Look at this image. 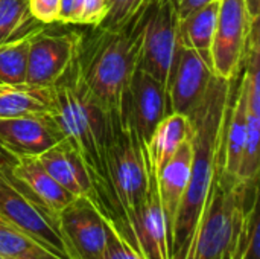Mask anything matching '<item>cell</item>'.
I'll return each instance as SVG.
<instances>
[{
	"label": "cell",
	"instance_id": "1",
	"mask_svg": "<svg viewBox=\"0 0 260 259\" xmlns=\"http://www.w3.org/2000/svg\"><path fill=\"white\" fill-rule=\"evenodd\" d=\"M232 92L233 79L227 81L213 76L204 98L189 116L192 124V168L169 237L171 259L189 258L190 247L216 179Z\"/></svg>",
	"mask_w": 260,
	"mask_h": 259
},
{
	"label": "cell",
	"instance_id": "2",
	"mask_svg": "<svg viewBox=\"0 0 260 259\" xmlns=\"http://www.w3.org/2000/svg\"><path fill=\"white\" fill-rule=\"evenodd\" d=\"M50 116L61 134L70 142L87 163L96 189L94 203L104 215H110L105 153L113 133L120 127L88 90L79 64V56L69 72L53 84V105Z\"/></svg>",
	"mask_w": 260,
	"mask_h": 259
},
{
	"label": "cell",
	"instance_id": "3",
	"mask_svg": "<svg viewBox=\"0 0 260 259\" xmlns=\"http://www.w3.org/2000/svg\"><path fill=\"white\" fill-rule=\"evenodd\" d=\"M145 11L119 29L101 31L87 63L79 58L88 90L117 124L122 93L139 64Z\"/></svg>",
	"mask_w": 260,
	"mask_h": 259
},
{
	"label": "cell",
	"instance_id": "4",
	"mask_svg": "<svg viewBox=\"0 0 260 259\" xmlns=\"http://www.w3.org/2000/svg\"><path fill=\"white\" fill-rule=\"evenodd\" d=\"M152 174L145 147L133 131L117 127L107 145L105 180L110 218L120 231L126 227L134 211L145 200Z\"/></svg>",
	"mask_w": 260,
	"mask_h": 259
},
{
	"label": "cell",
	"instance_id": "5",
	"mask_svg": "<svg viewBox=\"0 0 260 259\" xmlns=\"http://www.w3.org/2000/svg\"><path fill=\"white\" fill-rule=\"evenodd\" d=\"M250 188L251 186L239 183L225 186L215 179L187 259L229 258L236 226Z\"/></svg>",
	"mask_w": 260,
	"mask_h": 259
},
{
	"label": "cell",
	"instance_id": "6",
	"mask_svg": "<svg viewBox=\"0 0 260 259\" xmlns=\"http://www.w3.org/2000/svg\"><path fill=\"white\" fill-rule=\"evenodd\" d=\"M180 17L175 0H152L143 14L137 69L146 72L165 89L180 47Z\"/></svg>",
	"mask_w": 260,
	"mask_h": 259
},
{
	"label": "cell",
	"instance_id": "7",
	"mask_svg": "<svg viewBox=\"0 0 260 259\" xmlns=\"http://www.w3.org/2000/svg\"><path fill=\"white\" fill-rule=\"evenodd\" d=\"M9 172L0 171V217L49 249L55 256L69 259L58 232L56 217L27 194Z\"/></svg>",
	"mask_w": 260,
	"mask_h": 259
},
{
	"label": "cell",
	"instance_id": "8",
	"mask_svg": "<svg viewBox=\"0 0 260 259\" xmlns=\"http://www.w3.org/2000/svg\"><path fill=\"white\" fill-rule=\"evenodd\" d=\"M245 0H221L210 50V67L215 76L235 79L245 60L248 37L254 23Z\"/></svg>",
	"mask_w": 260,
	"mask_h": 259
},
{
	"label": "cell",
	"instance_id": "9",
	"mask_svg": "<svg viewBox=\"0 0 260 259\" xmlns=\"http://www.w3.org/2000/svg\"><path fill=\"white\" fill-rule=\"evenodd\" d=\"M58 232L69 259H104L105 215L88 197H75L58 215Z\"/></svg>",
	"mask_w": 260,
	"mask_h": 259
},
{
	"label": "cell",
	"instance_id": "10",
	"mask_svg": "<svg viewBox=\"0 0 260 259\" xmlns=\"http://www.w3.org/2000/svg\"><path fill=\"white\" fill-rule=\"evenodd\" d=\"M168 113L169 101L165 85L146 72L137 69L120 98V127L133 131L145 147L158 122Z\"/></svg>",
	"mask_w": 260,
	"mask_h": 259
},
{
	"label": "cell",
	"instance_id": "11",
	"mask_svg": "<svg viewBox=\"0 0 260 259\" xmlns=\"http://www.w3.org/2000/svg\"><path fill=\"white\" fill-rule=\"evenodd\" d=\"M81 37L76 34H35L27 56L26 84L52 87L73 66L79 56Z\"/></svg>",
	"mask_w": 260,
	"mask_h": 259
},
{
	"label": "cell",
	"instance_id": "12",
	"mask_svg": "<svg viewBox=\"0 0 260 259\" xmlns=\"http://www.w3.org/2000/svg\"><path fill=\"white\" fill-rule=\"evenodd\" d=\"M213 76L212 67L201 55L180 44L166 85L169 113H180L189 118L204 98Z\"/></svg>",
	"mask_w": 260,
	"mask_h": 259
},
{
	"label": "cell",
	"instance_id": "13",
	"mask_svg": "<svg viewBox=\"0 0 260 259\" xmlns=\"http://www.w3.org/2000/svg\"><path fill=\"white\" fill-rule=\"evenodd\" d=\"M122 232L145 259H171L169 227L157 191L155 172L145 200Z\"/></svg>",
	"mask_w": 260,
	"mask_h": 259
},
{
	"label": "cell",
	"instance_id": "14",
	"mask_svg": "<svg viewBox=\"0 0 260 259\" xmlns=\"http://www.w3.org/2000/svg\"><path fill=\"white\" fill-rule=\"evenodd\" d=\"M61 140L50 113L0 118V143L17 157H38Z\"/></svg>",
	"mask_w": 260,
	"mask_h": 259
},
{
	"label": "cell",
	"instance_id": "15",
	"mask_svg": "<svg viewBox=\"0 0 260 259\" xmlns=\"http://www.w3.org/2000/svg\"><path fill=\"white\" fill-rule=\"evenodd\" d=\"M43 168L73 197H88L96 200V189L91 172L75 150L66 139L38 156Z\"/></svg>",
	"mask_w": 260,
	"mask_h": 259
},
{
	"label": "cell",
	"instance_id": "16",
	"mask_svg": "<svg viewBox=\"0 0 260 259\" xmlns=\"http://www.w3.org/2000/svg\"><path fill=\"white\" fill-rule=\"evenodd\" d=\"M9 174L55 217L75 198L43 168L38 157H18Z\"/></svg>",
	"mask_w": 260,
	"mask_h": 259
},
{
	"label": "cell",
	"instance_id": "17",
	"mask_svg": "<svg viewBox=\"0 0 260 259\" xmlns=\"http://www.w3.org/2000/svg\"><path fill=\"white\" fill-rule=\"evenodd\" d=\"M192 168V145L190 139L155 172L157 191L160 203L168 221L169 237L174 226V220L189 183ZM171 241V240H169Z\"/></svg>",
	"mask_w": 260,
	"mask_h": 259
},
{
	"label": "cell",
	"instance_id": "18",
	"mask_svg": "<svg viewBox=\"0 0 260 259\" xmlns=\"http://www.w3.org/2000/svg\"><path fill=\"white\" fill-rule=\"evenodd\" d=\"M192 136L190 119L180 113H168L155 127L145 145L148 163L157 172Z\"/></svg>",
	"mask_w": 260,
	"mask_h": 259
},
{
	"label": "cell",
	"instance_id": "19",
	"mask_svg": "<svg viewBox=\"0 0 260 259\" xmlns=\"http://www.w3.org/2000/svg\"><path fill=\"white\" fill-rule=\"evenodd\" d=\"M53 105V85L0 82V118H14L35 113H50Z\"/></svg>",
	"mask_w": 260,
	"mask_h": 259
},
{
	"label": "cell",
	"instance_id": "20",
	"mask_svg": "<svg viewBox=\"0 0 260 259\" xmlns=\"http://www.w3.org/2000/svg\"><path fill=\"white\" fill-rule=\"evenodd\" d=\"M219 2L209 3L189 15L180 18L178 35L180 43L186 47L193 49L203 60L210 66V50L213 43V35L218 21Z\"/></svg>",
	"mask_w": 260,
	"mask_h": 259
},
{
	"label": "cell",
	"instance_id": "21",
	"mask_svg": "<svg viewBox=\"0 0 260 259\" xmlns=\"http://www.w3.org/2000/svg\"><path fill=\"white\" fill-rule=\"evenodd\" d=\"M227 259H260L259 185L247 192Z\"/></svg>",
	"mask_w": 260,
	"mask_h": 259
},
{
	"label": "cell",
	"instance_id": "22",
	"mask_svg": "<svg viewBox=\"0 0 260 259\" xmlns=\"http://www.w3.org/2000/svg\"><path fill=\"white\" fill-rule=\"evenodd\" d=\"M38 32V29H34L18 38L0 43V82L12 85L26 84L29 46Z\"/></svg>",
	"mask_w": 260,
	"mask_h": 259
},
{
	"label": "cell",
	"instance_id": "23",
	"mask_svg": "<svg viewBox=\"0 0 260 259\" xmlns=\"http://www.w3.org/2000/svg\"><path fill=\"white\" fill-rule=\"evenodd\" d=\"M0 256L5 259H59L49 249L0 217Z\"/></svg>",
	"mask_w": 260,
	"mask_h": 259
},
{
	"label": "cell",
	"instance_id": "24",
	"mask_svg": "<svg viewBox=\"0 0 260 259\" xmlns=\"http://www.w3.org/2000/svg\"><path fill=\"white\" fill-rule=\"evenodd\" d=\"M259 142H260V116L248 110L247 114V142L244 148L242 162L239 166L236 185L253 186L259 183Z\"/></svg>",
	"mask_w": 260,
	"mask_h": 259
},
{
	"label": "cell",
	"instance_id": "25",
	"mask_svg": "<svg viewBox=\"0 0 260 259\" xmlns=\"http://www.w3.org/2000/svg\"><path fill=\"white\" fill-rule=\"evenodd\" d=\"M32 18L27 0H0V43L15 38Z\"/></svg>",
	"mask_w": 260,
	"mask_h": 259
},
{
	"label": "cell",
	"instance_id": "26",
	"mask_svg": "<svg viewBox=\"0 0 260 259\" xmlns=\"http://www.w3.org/2000/svg\"><path fill=\"white\" fill-rule=\"evenodd\" d=\"M152 0H107L108 9L102 23L96 27L99 31H114L125 26L136 15L143 12Z\"/></svg>",
	"mask_w": 260,
	"mask_h": 259
},
{
	"label": "cell",
	"instance_id": "27",
	"mask_svg": "<svg viewBox=\"0 0 260 259\" xmlns=\"http://www.w3.org/2000/svg\"><path fill=\"white\" fill-rule=\"evenodd\" d=\"M105 223L107 243L104 259H145L110 217H105Z\"/></svg>",
	"mask_w": 260,
	"mask_h": 259
},
{
	"label": "cell",
	"instance_id": "28",
	"mask_svg": "<svg viewBox=\"0 0 260 259\" xmlns=\"http://www.w3.org/2000/svg\"><path fill=\"white\" fill-rule=\"evenodd\" d=\"M30 15L40 23L50 24L59 20L61 0H27Z\"/></svg>",
	"mask_w": 260,
	"mask_h": 259
},
{
	"label": "cell",
	"instance_id": "29",
	"mask_svg": "<svg viewBox=\"0 0 260 259\" xmlns=\"http://www.w3.org/2000/svg\"><path fill=\"white\" fill-rule=\"evenodd\" d=\"M107 0H84L76 24H88L98 27L107 15Z\"/></svg>",
	"mask_w": 260,
	"mask_h": 259
},
{
	"label": "cell",
	"instance_id": "30",
	"mask_svg": "<svg viewBox=\"0 0 260 259\" xmlns=\"http://www.w3.org/2000/svg\"><path fill=\"white\" fill-rule=\"evenodd\" d=\"M213 2H218V0H175V5H177L178 17L183 18V17L189 15L190 12L200 9L209 3H213Z\"/></svg>",
	"mask_w": 260,
	"mask_h": 259
},
{
	"label": "cell",
	"instance_id": "31",
	"mask_svg": "<svg viewBox=\"0 0 260 259\" xmlns=\"http://www.w3.org/2000/svg\"><path fill=\"white\" fill-rule=\"evenodd\" d=\"M17 162H18V157L0 143V171L2 172L11 171Z\"/></svg>",
	"mask_w": 260,
	"mask_h": 259
},
{
	"label": "cell",
	"instance_id": "32",
	"mask_svg": "<svg viewBox=\"0 0 260 259\" xmlns=\"http://www.w3.org/2000/svg\"><path fill=\"white\" fill-rule=\"evenodd\" d=\"M247 3V8L251 14L253 18H259L260 14V0H245Z\"/></svg>",
	"mask_w": 260,
	"mask_h": 259
},
{
	"label": "cell",
	"instance_id": "33",
	"mask_svg": "<svg viewBox=\"0 0 260 259\" xmlns=\"http://www.w3.org/2000/svg\"><path fill=\"white\" fill-rule=\"evenodd\" d=\"M0 259H5V258H3V256H0Z\"/></svg>",
	"mask_w": 260,
	"mask_h": 259
}]
</instances>
